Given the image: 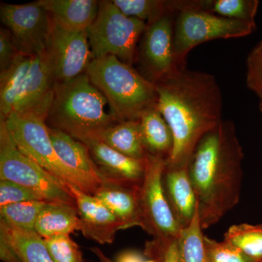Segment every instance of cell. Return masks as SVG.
Returning <instances> with one entry per match:
<instances>
[{
    "mask_svg": "<svg viewBox=\"0 0 262 262\" xmlns=\"http://www.w3.org/2000/svg\"><path fill=\"white\" fill-rule=\"evenodd\" d=\"M173 28L168 13L147 24L143 34L139 56L151 82L159 80L179 65L173 46Z\"/></svg>",
    "mask_w": 262,
    "mask_h": 262,
    "instance_id": "13",
    "label": "cell"
},
{
    "mask_svg": "<svg viewBox=\"0 0 262 262\" xmlns=\"http://www.w3.org/2000/svg\"><path fill=\"white\" fill-rule=\"evenodd\" d=\"M0 258L3 262H54L44 241L34 231L0 222Z\"/></svg>",
    "mask_w": 262,
    "mask_h": 262,
    "instance_id": "18",
    "label": "cell"
},
{
    "mask_svg": "<svg viewBox=\"0 0 262 262\" xmlns=\"http://www.w3.org/2000/svg\"><path fill=\"white\" fill-rule=\"evenodd\" d=\"M246 70L248 89L262 101V39L248 54Z\"/></svg>",
    "mask_w": 262,
    "mask_h": 262,
    "instance_id": "32",
    "label": "cell"
},
{
    "mask_svg": "<svg viewBox=\"0 0 262 262\" xmlns=\"http://www.w3.org/2000/svg\"><path fill=\"white\" fill-rule=\"evenodd\" d=\"M144 255L155 262H180L177 239H153L146 243Z\"/></svg>",
    "mask_w": 262,
    "mask_h": 262,
    "instance_id": "33",
    "label": "cell"
},
{
    "mask_svg": "<svg viewBox=\"0 0 262 262\" xmlns=\"http://www.w3.org/2000/svg\"><path fill=\"white\" fill-rule=\"evenodd\" d=\"M0 18L22 53L33 56L46 54L53 21L49 13L39 2L2 4Z\"/></svg>",
    "mask_w": 262,
    "mask_h": 262,
    "instance_id": "11",
    "label": "cell"
},
{
    "mask_svg": "<svg viewBox=\"0 0 262 262\" xmlns=\"http://www.w3.org/2000/svg\"><path fill=\"white\" fill-rule=\"evenodd\" d=\"M157 108L167 122L173 144L166 164L186 166L207 133L222 120V92L215 77L179 66L154 82Z\"/></svg>",
    "mask_w": 262,
    "mask_h": 262,
    "instance_id": "1",
    "label": "cell"
},
{
    "mask_svg": "<svg viewBox=\"0 0 262 262\" xmlns=\"http://www.w3.org/2000/svg\"><path fill=\"white\" fill-rule=\"evenodd\" d=\"M91 251H92V252L94 253L95 256L98 258L99 262H115L113 260H112L111 258H108V256L103 252V251H101V250L99 248H91Z\"/></svg>",
    "mask_w": 262,
    "mask_h": 262,
    "instance_id": "36",
    "label": "cell"
},
{
    "mask_svg": "<svg viewBox=\"0 0 262 262\" xmlns=\"http://www.w3.org/2000/svg\"><path fill=\"white\" fill-rule=\"evenodd\" d=\"M86 74L106 98L115 122L139 120L157 104L154 82L114 56L94 59Z\"/></svg>",
    "mask_w": 262,
    "mask_h": 262,
    "instance_id": "4",
    "label": "cell"
},
{
    "mask_svg": "<svg viewBox=\"0 0 262 262\" xmlns=\"http://www.w3.org/2000/svg\"><path fill=\"white\" fill-rule=\"evenodd\" d=\"M44 200L28 188L11 181L0 179V208L23 203V202Z\"/></svg>",
    "mask_w": 262,
    "mask_h": 262,
    "instance_id": "31",
    "label": "cell"
},
{
    "mask_svg": "<svg viewBox=\"0 0 262 262\" xmlns=\"http://www.w3.org/2000/svg\"><path fill=\"white\" fill-rule=\"evenodd\" d=\"M173 30V46L179 65H184V59L193 48L202 43L218 39L244 37L256 29V22H246L219 16L194 9L178 10Z\"/></svg>",
    "mask_w": 262,
    "mask_h": 262,
    "instance_id": "9",
    "label": "cell"
},
{
    "mask_svg": "<svg viewBox=\"0 0 262 262\" xmlns=\"http://www.w3.org/2000/svg\"><path fill=\"white\" fill-rule=\"evenodd\" d=\"M56 25L70 32L88 31L97 17L100 1L40 0L38 1Z\"/></svg>",
    "mask_w": 262,
    "mask_h": 262,
    "instance_id": "20",
    "label": "cell"
},
{
    "mask_svg": "<svg viewBox=\"0 0 262 262\" xmlns=\"http://www.w3.org/2000/svg\"><path fill=\"white\" fill-rule=\"evenodd\" d=\"M141 184L106 179L94 194L116 216L122 229L142 228Z\"/></svg>",
    "mask_w": 262,
    "mask_h": 262,
    "instance_id": "16",
    "label": "cell"
},
{
    "mask_svg": "<svg viewBox=\"0 0 262 262\" xmlns=\"http://www.w3.org/2000/svg\"><path fill=\"white\" fill-rule=\"evenodd\" d=\"M46 56L55 84L69 82L85 73L93 61L88 31L70 32L53 22Z\"/></svg>",
    "mask_w": 262,
    "mask_h": 262,
    "instance_id": "12",
    "label": "cell"
},
{
    "mask_svg": "<svg viewBox=\"0 0 262 262\" xmlns=\"http://www.w3.org/2000/svg\"><path fill=\"white\" fill-rule=\"evenodd\" d=\"M259 110L261 111V113H262V101H260L259 102Z\"/></svg>",
    "mask_w": 262,
    "mask_h": 262,
    "instance_id": "37",
    "label": "cell"
},
{
    "mask_svg": "<svg viewBox=\"0 0 262 262\" xmlns=\"http://www.w3.org/2000/svg\"><path fill=\"white\" fill-rule=\"evenodd\" d=\"M244 151L233 123L222 122L202 138L188 163L202 229L215 225L239 201Z\"/></svg>",
    "mask_w": 262,
    "mask_h": 262,
    "instance_id": "2",
    "label": "cell"
},
{
    "mask_svg": "<svg viewBox=\"0 0 262 262\" xmlns=\"http://www.w3.org/2000/svg\"><path fill=\"white\" fill-rule=\"evenodd\" d=\"M50 107L12 114L1 122L21 152L63 184H74L83 191L80 181L62 163L53 145L46 124Z\"/></svg>",
    "mask_w": 262,
    "mask_h": 262,
    "instance_id": "6",
    "label": "cell"
},
{
    "mask_svg": "<svg viewBox=\"0 0 262 262\" xmlns=\"http://www.w3.org/2000/svg\"><path fill=\"white\" fill-rule=\"evenodd\" d=\"M225 241L239 248L249 257L262 262V225L232 226L225 234Z\"/></svg>",
    "mask_w": 262,
    "mask_h": 262,
    "instance_id": "27",
    "label": "cell"
},
{
    "mask_svg": "<svg viewBox=\"0 0 262 262\" xmlns=\"http://www.w3.org/2000/svg\"><path fill=\"white\" fill-rule=\"evenodd\" d=\"M113 3L124 15L135 18L148 24L170 12L168 1L160 0H113Z\"/></svg>",
    "mask_w": 262,
    "mask_h": 262,
    "instance_id": "28",
    "label": "cell"
},
{
    "mask_svg": "<svg viewBox=\"0 0 262 262\" xmlns=\"http://www.w3.org/2000/svg\"><path fill=\"white\" fill-rule=\"evenodd\" d=\"M259 2L258 0H200L169 1L171 11L181 8H194L234 20L255 22Z\"/></svg>",
    "mask_w": 262,
    "mask_h": 262,
    "instance_id": "24",
    "label": "cell"
},
{
    "mask_svg": "<svg viewBox=\"0 0 262 262\" xmlns=\"http://www.w3.org/2000/svg\"><path fill=\"white\" fill-rule=\"evenodd\" d=\"M48 127L58 158L80 181L83 192L94 195L106 178L94 161L89 148L67 133Z\"/></svg>",
    "mask_w": 262,
    "mask_h": 262,
    "instance_id": "14",
    "label": "cell"
},
{
    "mask_svg": "<svg viewBox=\"0 0 262 262\" xmlns=\"http://www.w3.org/2000/svg\"><path fill=\"white\" fill-rule=\"evenodd\" d=\"M50 256L54 262H84L80 246L70 234L43 239Z\"/></svg>",
    "mask_w": 262,
    "mask_h": 262,
    "instance_id": "29",
    "label": "cell"
},
{
    "mask_svg": "<svg viewBox=\"0 0 262 262\" xmlns=\"http://www.w3.org/2000/svg\"><path fill=\"white\" fill-rule=\"evenodd\" d=\"M166 159L146 155L145 173L140 187L142 229L154 239H177L181 228L176 220L163 184Z\"/></svg>",
    "mask_w": 262,
    "mask_h": 262,
    "instance_id": "10",
    "label": "cell"
},
{
    "mask_svg": "<svg viewBox=\"0 0 262 262\" xmlns=\"http://www.w3.org/2000/svg\"><path fill=\"white\" fill-rule=\"evenodd\" d=\"M55 81L47 56L20 53L0 73L1 120L12 114L51 106Z\"/></svg>",
    "mask_w": 262,
    "mask_h": 262,
    "instance_id": "5",
    "label": "cell"
},
{
    "mask_svg": "<svg viewBox=\"0 0 262 262\" xmlns=\"http://www.w3.org/2000/svg\"><path fill=\"white\" fill-rule=\"evenodd\" d=\"M48 202L33 201L0 208V222L13 228L34 231L36 222Z\"/></svg>",
    "mask_w": 262,
    "mask_h": 262,
    "instance_id": "26",
    "label": "cell"
},
{
    "mask_svg": "<svg viewBox=\"0 0 262 262\" xmlns=\"http://www.w3.org/2000/svg\"><path fill=\"white\" fill-rule=\"evenodd\" d=\"M94 137L134 159L145 160L147 155L143 144L139 120L117 122Z\"/></svg>",
    "mask_w": 262,
    "mask_h": 262,
    "instance_id": "22",
    "label": "cell"
},
{
    "mask_svg": "<svg viewBox=\"0 0 262 262\" xmlns=\"http://www.w3.org/2000/svg\"><path fill=\"white\" fill-rule=\"evenodd\" d=\"M0 179L28 188L45 201L76 205L65 184L20 151L3 122L0 125Z\"/></svg>",
    "mask_w": 262,
    "mask_h": 262,
    "instance_id": "8",
    "label": "cell"
},
{
    "mask_svg": "<svg viewBox=\"0 0 262 262\" xmlns=\"http://www.w3.org/2000/svg\"><path fill=\"white\" fill-rule=\"evenodd\" d=\"M139 120L146 153L168 159L173 148V134L157 105L146 110Z\"/></svg>",
    "mask_w": 262,
    "mask_h": 262,
    "instance_id": "23",
    "label": "cell"
},
{
    "mask_svg": "<svg viewBox=\"0 0 262 262\" xmlns=\"http://www.w3.org/2000/svg\"><path fill=\"white\" fill-rule=\"evenodd\" d=\"M80 231L77 205L48 202L38 217L34 232L43 239Z\"/></svg>",
    "mask_w": 262,
    "mask_h": 262,
    "instance_id": "21",
    "label": "cell"
},
{
    "mask_svg": "<svg viewBox=\"0 0 262 262\" xmlns=\"http://www.w3.org/2000/svg\"><path fill=\"white\" fill-rule=\"evenodd\" d=\"M207 262H260L249 257L229 243L204 237Z\"/></svg>",
    "mask_w": 262,
    "mask_h": 262,
    "instance_id": "30",
    "label": "cell"
},
{
    "mask_svg": "<svg viewBox=\"0 0 262 262\" xmlns=\"http://www.w3.org/2000/svg\"><path fill=\"white\" fill-rule=\"evenodd\" d=\"M146 258L144 254L134 251H128L119 254L115 262H144Z\"/></svg>",
    "mask_w": 262,
    "mask_h": 262,
    "instance_id": "35",
    "label": "cell"
},
{
    "mask_svg": "<svg viewBox=\"0 0 262 262\" xmlns=\"http://www.w3.org/2000/svg\"><path fill=\"white\" fill-rule=\"evenodd\" d=\"M106 103L85 72L69 82L55 84L46 124L78 141L94 137L116 122L105 111Z\"/></svg>",
    "mask_w": 262,
    "mask_h": 262,
    "instance_id": "3",
    "label": "cell"
},
{
    "mask_svg": "<svg viewBox=\"0 0 262 262\" xmlns=\"http://www.w3.org/2000/svg\"><path fill=\"white\" fill-rule=\"evenodd\" d=\"M147 24L124 15L113 1H100L96 20L88 29L93 60L108 56L132 65L136 45Z\"/></svg>",
    "mask_w": 262,
    "mask_h": 262,
    "instance_id": "7",
    "label": "cell"
},
{
    "mask_svg": "<svg viewBox=\"0 0 262 262\" xmlns=\"http://www.w3.org/2000/svg\"><path fill=\"white\" fill-rule=\"evenodd\" d=\"M66 185L75 198L80 217V231L84 237L101 245L113 244L117 231L122 229L116 216L96 196L74 184Z\"/></svg>",
    "mask_w": 262,
    "mask_h": 262,
    "instance_id": "15",
    "label": "cell"
},
{
    "mask_svg": "<svg viewBox=\"0 0 262 262\" xmlns=\"http://www.w3.org/2000/svg\"><path fill=\"white\" fill-rule=\"evenodd\" d=\"M22 53L14 38L6 28L0 29V73L6 70Z\"/></svg>",
    "mask_w": 262,
    "mask_h": 262,
    "instance_id": "34",
    "label": "cell"
},
{
    "mask_svg": "<svg viewBox=\"0 0 262 262\" xmlns=\"http://www.w3.org/2000/svg\"><path fill=\"white\" fill-rule=\"evenodd\" d=\"M203 230L198 206L192 222L181 229L177 239L180 262H207Z\"/></svg>",
    "mask_w": 262,
    "mask_h": 262,
    "instance_id": "25",
    "label": "cell"
},
{
    "mask_svg": "<svg viewBox=\"0 0 262 262\" xmlns=\"http://www.w3.org/2000/svg\"><path fill=\"white\" fill-rule=\"evenodd\" d=\"M165 195L181 228L187 227L195 213L198 203L188 173V165H165L163 174Z\"/></svg>",
    "mask_w": 262,
    "mask_h": 262,
    "instance_id": "19",
    "label": "cell"
},
{
    "mask_svg": "<svg viewBox=\"0 0 262 262\" xmlns=\"http://www.w3.org/2000/svg\"><path fill=\"white\" fill-rule=\"evenodd\" d=\"M80 141L89 148L95 163L106 179L141 184L145 173V160L127 157L96 138H85Z\"/></svg>",
    "mask_w": 262,
    "mask_h": 262,
    "instance_id": "17",
    "label": "cell"
}]
</instances>
